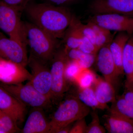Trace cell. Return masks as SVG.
<instances>
[{"label": "cell", "mask_w": 133, "mask_h": 133, "mask_svg": "<svg viewBox=\"0 0 133 133\" xmlns=\"http://www.w3.org/2000/svg\"><path fill=\"white\" fill-rule=\"evenodd\" d=\"M78 87L76 96L86 105L94 110L108 109V107L103 105L98 101L92 86L85 88H80L78 86Z\"/></svg>", "instance_id": "ffe728a7"}, {"label": "cell", "mask_w": 133, "mask_h": 133, "mask_svg": "<svg viewBox=\"0 0 133 133\" xmlns=\"http://www.w3.org/2000/svg\"><path fill=\"white\" fill-rule=\"evenodd\" d=\"M0 110L11 116L18 125L24 121L26 106L0 87Z\"/></svg>", "instance_id": "4fadbf2b"}, {"label": "cell", "mask_w": 133, "mask_h": 133, "mask_svg": "<svg viewBox=\"0 0 133 133\" xmlns=\"http://www.w3.org/2000/svg\"><path fill=\"white\" fill-rule=\"evenodd\" d=\"M110 43L99 49L95 61L98 70L104 77V78L116 90L118 85L119 76L109 50Z\"/></svg>", "instance_id": "7c38bea8"}, {"label": "cell", "mask_w": 133, "mask_h": 133, "mask_svg": "<svg viewBox=\"0 0 133 133\" xmlns=\"http://www.w3.org/2000/svg\"><path fill=\"white\" fill-rule=\"evenodd\" d=\"M104 115L105 128L109 133H133V120L118 113L108 110Z\"/></svg>", "instance_id": "5bb4252c"}, {"label": "cell", "mask_w": 133, "mask_h": 133, "mask_svg": "<svg viewBox=\"0 0 133 133\" xmlns=\"http://www.w3.org/2000/svg\"><path fill=\"white\" fill-rule=\"evenodd\" d=\"M24 23L26 44L30 49V55L50 63L57 50L58 39L32 23Z\"/></svg>", "instance_id": "7a4b0ae2"}, {"label": "cell", "mask_w": 133, "mask_h": 133, "mask_svg": "<svg viewBox=\"0 0 133 133\" xmlns=\"http://www.w3.org/2000/svg\"><path fill=\"white\" fill-rule=\"evenodd\" d=\"M90 108L76 96L63 101L52 115L49 121L50 133H56L60 129L87 116Z\"/></svg>", "instance_id": "3957f363"}, {"label": "cell", "mask_w": 133, "mask_h": 133, "mask_svg": "<svg viewBox=\"0 0 133 133\" xmlns=\"http://www.w3.org/2000/svg\"><path fill=\"white\" fill-rule=\"evenodd\" d=\"M122 96L129 103L133 105V85L125 89Z\"/></svg>", "instance_id": "4dcf8cb0"}, {"label": "cell", "mask_w": 133, "mask_h": 133, "mask_svg": "<svg viewBox=\"0 0 133 133\" xmlns=\"http://www.w3.org/2000/svg\"><path fill=\"white\" fill-rule=\"evenodd\" d=\"M25 66L0 58V81L7 84H17L31 80L32 76Z\"/></svg>", "instance_id": "9c48e42d"}, {"label": "cell", "mask_w": 133, "mask_h": 133, "mask_svg": "<svg viewBox=\"0 0 133 133\" xmlns=\"http://www.w3.org/2000/svg\"><path fill=\"white\" fill-rule=\"evenodd\" d=\"M87 127L85 118L79 119L72 126L69 133H86Z\"/></svg>", "instance_id": "f1b7e54d"}, {"label": "cell", "mask_w": 133, "mask_h": 133, "mask_svg": "<svg viewBox=\"0 0 133 133\" xmlns=\"http://www.w3.org/2000/svg\"><path fill=\"white\" fill-rule=\"evenodd\" d=\"M49 121L44 114L42 109L34 108L30 112L24 127L22 133H50Z\"/></svg>", "instance_id": "9a60e30c"}, {"label": "cell", "mask_w": 133, "mask_h": 133, "mask_svg": "<svg viewBox=\"0 0 133 133\" xmlns=\"http://www.w3.org/2000/svg\"><path fill=\"white\" fill-rule=\"evenodd\" d=\"M111 103L108 110L118 113L133 120V105L127 102L122 95L116 96L115 100Z\"/></svg>", "instance_id": "7402d4cb"}, {"label": "cell", "mask_w": 133, "mask_h": 133, "mask_svg": "<svg viewBox=\"0 0 133 133\" xmlns=\"http://www.w3.org/2000/svg\"><path fill=\"white\" fill-rule=\"evenodd\" d=\"M24 10L31 23L58 39L63 37L73 16L66 8L49 3L29 4Z\"/></svg>", "instance_id": "6da1fadb"}, {"label": "cell", "mask_w": 133, "mask_h": 133, "mask_svg": "<svg viewBox=\"0 0 133 133\" xmlns=\"http://www.w3.org/2000/svg\"><path fill=\"white\" fill-rule=\"evenodd\" d=\"M106 129L101 125L99 117L96 112L94 111L92 113V120L87 125L86 133H105Z\"/></svg>", "instance_id": "4316f807"}, {"label": "cell", "mask_w": 133, "mask_h": 133, "mask_svg": "<svg viewBox=\"0 0 133 133\" xmlns=\"http://www.w3.org/2000/svg\"><path fill=\"white\" fill-rule=\"evenodd\" d=\"M90 9L94 15L115 14L133 17V0H94Z\"/></svg>", "instance_id": "8fae6325"}, {"label": "cell", "mask_w": 133, "mask_h": 133, "mask_svg": "<svg viewBox=\"0 0 133 133\" xmlns=\"http://www.w3.org/2000/svg\"><path fill=\"white\" fill-rule=\"evenodd\" d=\"M64 49L68 59L77 62L82 69H89L96 60L97 55L86 54L78 48L69 50Z\"/></svg>", "instance_id": "44dd1931"}, {"label": "cell", "mask_w": 133, "mask_h": 133, "mask_svg": "<svg viewBox=\"0 0 133 133\" xmlns=\"http://www.w3.org/2000/svg\"><path fill=\"white\" fill-rule=\"evenodd\" d=\"M0 58L23 65H28L27 47L8 37L0 31Z\"/></svg>", "instance_id": "30bf717a"}, {"label": "cell", "mask_w": 133, "mask_h": 133, "mask_svg": "<svg viewBox=\"0 0 133 133\" xmlns=\"http://www.w3.org/2000/svg\"><path fill=\"white\" fill-rule=\"evenodd\" d=\"M0 133H7L1 123H0Z\"/></svg>", "instance_id": "836d02e7"}, {"label": "cell", "mask_w": 133, "mask_h": 133, "mask_svg": "<svg viewBox=\"0 0 133 133\" xmlns=\"http://www.w3.org/2000/svg\"><path fill=\"white\" fill-rule=\"evenodd\" d=\"M82 69L77 62L68 59L65 69V75L67 81L75 82Z\"/></svg>", "instance_id": "d4e9b609"}, {"label": "cell", "mask_w": 133, "mask_h": 133, "mask_svg": "<svg viewBox=\"0 0 133 133\" xmlns=\"http://www.w3.org/2000/svg\"><path fill=\"white\" fill-rule=\"evenodd\" d=\"M83 36L76 25L73 16L70 24L66 30L63 38L66 49H77L81 44Z\"/></svg>", "instance_id": "d6986e66"}, {"label": "cell", "mask_w": 133, "mask_h": 133, "mask_svg": "<svg viewBox=\"0 0 133 133\" xmlns=\"http://www.w3.org/2000/svg\"><path fill=\"white\" fill-rule=\"evenodd\" d=\"M72 125V124L64 127L58 130L56 133H69Z\"/></svg>", "instance_id": "1f68e13d"}, {"label": "cell", "mask_w": 133, "mask_h": 133, "mask_svg": "<svg viewBox=\"0 0 133 133\" xmlns=\"http://www.w3.org/2000/svg\"><path fill=\"white\" fill-rule=\"evenodd\" d=\"M97 78L95 72L90 68L83 69L76 78L74 83L80 88H87L93 85Z\"/></svg>", "instance_id": "cb8c5ba5"}, {"label": "cell", "mask_w": 133, "mask_h": 133, "mask_svg": "<svg viewBox=\"0 0 133 133\" xmlns=\"http://www.w3.org/2000/svg\"><path fill=\"white\" fill-rule=\"evenodd\" d=\"M6 4L14 7L21 12L25 10L30 0H2Z\"/></svg>", "instance_id": "f546056e"}, {"label": "cell", "mask_w": 133, "mask_h": 133, "mask_svg": "<svg viewBox=\"0 0 133 133\" xmlns=\"http://www.w3.org/2000/svg\"><path fill=\"white\" fill-rule=\"evenodd\" d=\"M82 52L90 54L97 55L99 49L88 38L83 36L81 44L78 48Z\"/></svg>", "instance_id": "83f0119b"}, {"label": "cell", "mask_w": 133, "mask_h": 133, "mask_svg": "<svg viewBox=\"0 0 133 133\" xmlns=\"http://www.w3.org/2000/svg\"><path fill=\"white\" fill-rule=\"evenodd\" d=\"M131 36L125 32H118L109 44V50L119 77L124 74L122 61L124 49Z\"/></svg>", "instance_id": "2e32d148"}, {"label": "cell", "mask_w": 133, "mask_h": 133, "mask_svg": "<svg viewBox=\"0 0 133 133\" xmlns=\"http://www.w3.org/2000/svg\"><path fill=\"white\" fill-rule=\"evenodd\" d=\"M0 87L26 106L41 109L47 108L51 100L36 90L28 82L25 85L2 84Z\"/></svg>", "instance_id": "5b68a950"}, {"label": "cell", "mask_w": 133, "mask_h": 133, "mask_svg": "<svg viewBox=\"0 0 133 133\" xmlns=\"http://www.w3.org/2000/svg\"><path fill=\"white\" fill-rule=\"evenodd\" d=\"M97 99L101 104L108 107L107 104L112 103L116 98V90L104 78L97 77L92 86Z\"/></svg>", "instance_id": "e0dca14e"}, {"label": "cell", "mask_w": 133, "mask_h": 133, "mask_svg": "<svg viewBox=\"0 0 133 133\" xmlns=\"http://www.w3.org/2000/svg\"><path fill=\"white\" fill-rule=\"evenodd\" d=\"M68 60L64 48L57 49L50 62L51 78V99L58 100L63 97L68 88L65 69Z\"/></svg>", "instance_id": "8992f818"}, {"label": "cell", "mask_w": 133, "mask_h": 133, "mask_svg": "<svg viewBox=\"0 0 133 133\" xmlns=\"http://www.w3.org/2000/svg\"><path fill=\"white\" fill-rule=\"evenodd\" d=\"M28 65L32 76L29 83L38 91L51 99V78L50 68L47 63L37 59L31 55L28 58Z\"/></svg>", "instance_id": "52a82bcc"}, {"label": "cell", "mask_w": 133, "mask_h": 133, "mask_svg": "<svg viewBox=\"0 0 133 133\" xmlns=\"http://www.w3.org/2000/svg\"><path fill=\"white\" fill-rule=\"evenodd\" d=\"M49 1L52 3H56L57 4H63L69 2L71 0H48Z\"/></svg>", "instance_id": "d6a6232c"}, {"label": "cell", "mask_w": 133, "mask_h": 133, "mask_svg": "<svg viewBox=\"0 0 133 133\" xmlns=\"http://www.w3.org/2000/svg\"><path fill=\"white\" fill-rule=\"evenodd\" d=\"M88 22L111 31L125 32L133 35V17L115 14L94 15Z\"/></svg>", "instance_id": "ba28073f"}, {"label": "cell", "mask_w": 133, "mask_h": 133, "mask_svg": "<svg viewBox=\"0 0 133 133\" xmlns=\"http://www.w3.org/2000/svg\"><path fill=\"white\" fill-rule=\"evenodd\" d=\"M21 12L0 0V29L11 39L27 47Z\"/></svg>", "instance_id": "277c9868"}, {"label": "cell", "mask_w": 133, "mask_h": 133, "mask_svg": "<svg viewBox=\"0 0 133 133\" xmlns=\"http://www.w3.org/2000/svg\"><path fill=\"white\" fill-rule=\"evenodd\" d=\"M0 123L7 133L19 132L20 128L11 116L0 110Z\"/></svg>", "instance_id": "484cf974"}, {"label": "cell", "mask_w": 133, "mask_h": 133, "mask_svg": "<svg viewBox=\"0 0 133 133\" xmlns=\"http://www.w3.org/2000/svg\"></svg>", "instance_id": "e575fe53"}, {"label": "cell", "mask_w": 133, "mask_h": 133, "mask_svg": "<svg viewBox=\"0 0 133 133\" xmlns=\"http://www.w3.org/2000/svg\"><path fill=\"white\" fill-rule=\"evenodd\" d=\"M90 22L91 23L95 31V44L98 48L100 49L103 46L111 43L114 37L111 33V31L93 23Z\"/></svg>", "instance_id": "603a6c76"}, {"label": "cell", "mask_w": 133, "mask_h": 133, "mask_svg": "<svg viewBox=\"0 0 133 133\" xmlns=\"http://www.w3.org/2000/svg\"><path fill=\"white\" fill-rule=\"evenodd\" d=\"M122 67L125 75V89L133 85V36H131L124 49Z\"/></svg>", "instance_id": "ac0fdd59"}]
</instances>
